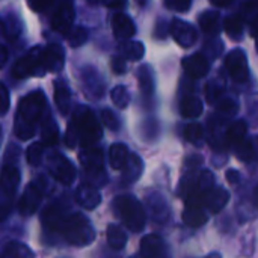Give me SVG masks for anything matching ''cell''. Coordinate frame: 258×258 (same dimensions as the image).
<instances>
[{"instance_id": "cell-1", "label": "cell", "mask_w": 258, "mask_h": 258, "mask_svg": "<svg viewBox=\"0 0 258 258\" xmlns=\"http://www.w3.org/2000/svg\"><path fill=\"white\" fill-rule=\"evenodd\" d=\"M47 100L41 89L32 91L18 101L14 119V135L20 141H29L36 132V124L42 119Z\"/></svg>"}, {"instance_id": "cell-2", "label": "cell", "mask_w": 258, "mask_h": 258, "mask_svg": "<svg viewBox=\"0 0 258 258\" xmlns=\"http://www.w3.org/2000/svg\"><path fill=\"white\" fill-rule=\"evenodd\" d=\"M103 138V130L89 107L79 106L70 121L65 133V144L68 148H74L80 144L83 148L95 147Z\"/></svg>"}, {"instance_id": "cell-3", "label": "cell", "mask_w": 258, "mask_h": 258, "mask_svg": "<svg viewBox=\"0 0 258 258\" xmlns=\"http://www.w3.org/2000/svg\"><path fill=\"white\" fill-rule=\"evenodd\" d=\"M115 216L133 233L144 231L147 225V212L135 195H118L112 201Z\"/></svg>"}, {"instance_id": "cell-4", "label": "cell", "mask_w": 258, "mask_h": 258, "mask_svg": "<svg viewBox=\"0 0 258 258\" xmlns=\"http://www.w3.org/2000/svg\"><path fill=\"white\" fill-rule=\"evenodd\" d=\"M59 236L62 240L71 246H88L95 240V228L91 224L89 218L83 213H70L67 221L63 222Z\"/></svg>"}, {"instance_id": "cell-5", "label": "cell", "mask_w": 258, "mask_h": 258, "mask_svg": "<svg viewBox=\"0 0 258 258\" xmlns=\"http://www.w3.org/2000/svg\"><path fill=\"white\" fill-rule=\"evenodd\" d=\"M47 73L45 62H44V47L36 45L30 48L24 56H21L12 67L11 76L17 80L33 77V76H44Z\"/></svg>"}, {"instance_id": "cell-6", "label": "cell", "mask_w": 258, "mask_h": 258, "mask_svg": "<svg viewBox=\"0 0 258 258\" xmlns=\"http://www.w3.org/2000/svg\"><path fill=\"white\" fill-rule=\"evenodd\" d=\"M79 160L83 166L85 175L88 178L86 183L100 187L106 184L107 177L104 174V154L100 148H83L79 154Z\"/></svg>"}, {"instance_id": "cell-7", "label": "cell", "mask_w": 258, "mask_h": 258, "mask_svg": "<svg viewBox=\"0 0 258 258\" xmlns=\"http://www.w3.org/2000/svg\"><path fill=\"white\" fill-rule=\"evenodd\" d=\"M17 160H18V157L9 159L5 156L2 180H0V195H2V206H3L5 215L8 212V207L12 204L17 189L20 186V181H21V174L17 166Z\"/></svg>"}, {"instance_id": "cell-8", "label": "cell", "mask_w": 258, "mask_h": 258, "mask_svg": "<svg viewBox=\"0 0 258 258\" xmlns=\"http://www.w3.org/2000/svg\"><path fill=\"white\" fill-rule=\"evenodd\" d=\"M45 189H47V180L42 175H39L36 180L30 181L26 186V189L18 201V212L21 216H32L36 213V210L42 201V197L45 194Z\"/></svg>"}, {"instance_id": "cell-9", "label": "cell", "mask_w": 258, "mask_h": 258, "mask_svg": "<svg viewBox=\"0 0 258 258\" xmlns=\"http://www.w3.org/2000/svg\"><path fill=\"white\" fill-rule=\"evenodd\" d=\"M47 171L48 174L60 184L71 186L76 180V168L71 160L62 153L53 151L47 159Z\"/></svg>"}, {"instance_id": "cell-10", "label": "cell", "mask_w": 258, "mask_h": 258, "mask_svg": "<svg viewBox=\"0 0 258 258\" xmlns=\"http://www.w3.org/2000/svg\"><path fill=\"white\" fill-rule=\"evenodd\" d=\"M186 206L183 212V221L187 227L190 228H200L207 224V215L204 212V204H203V197L197 190H192L186 198Z\"/></svg>"}, {"instance_id": "cell-11", "label": "cell", "mask_w": 258, "mask_h": 258, "mask_svg": "<svg viewBox=\"0 0 258 258\" xmlns=\"http://www.w3.org/2000/svg\"><path fill=\"white\" fill-rule=\"evenodd\" d=\"M70 216L68 206L63 201H54L50 206L45 207V210L41 215L42 228L45 233L50 234H59L63 222Z\"/></svg>"}, {"instance_id": "cell-12", "label": "cell", "mask_w": 258, "mask_h": 258, "mask_svg": "<svg viewBox=\"0 0 258 258\" xmlns=\"http://www.w3.org/2000/svg\"><path fill=\"white\" fill-rule=\"evenodd\" d=\"M225 68L230 77L237 83H246L249 79V67L246 53L240 48L231 50L225 57Z\"/></svg>"}, {"instance_id": "cell-13", "label": "cell", "mask_w": 258, "mask_h": 258, "mask_svg": "<svg viewBox=\"0 0 258 258\" xmlns=\"http://www.w3.org/2000/svg\"><path fill=\"white\" fill-rule=\"evenodd\" d=\"M80 82H82L83 91L86 92V95L89 98H92V100L103 98V95L106 92L104 79L101 77L100 71L95 67H91V65L83 67L80 71Z\"/></svg>"}, {"instance_id": "cell-14", "label": "cell", "mask_w": 258, "mask_h": 258, "mask_svg": "<svg viewBox=\"0 0 258 258\" xmlns=\"http://www.w3.org/2000/svg\"><path fill=\"white\" fill-rule=\"evenodd\" d=\"M74 21V8L71 0H60L57 9L51 15V29L60 35H70Z\"/></svg>"}, {"instance_id": "cell-15", "label": "cell", "mask_w": 258, "mask_h": 258, "mask_svg": "<svg viewBox=\"0 0 258 258\" xmlns=\"http://www.w3.org/2000/svg\"><path fill=\"white\" fill-rule=\"evenodd\" d=\"M145 204H147V210L150 212L151 218L156 222L165 224L169 219V216H171V207H169L166 198L160 192H157V190L147 192Z\"/></svg>"}, {"instance_id": "cell-16", "label": "cell", "mask_w": 258, "mask_h": 258, "mask_svg": "<svg viewBox=\"0 0 258 258\" xmlns=\"http://www.w3.org/2000/svg\"><path fill=\"white\" fill-rule=\"evenodd\" d=\"M171 35H172L174 41L184 48L192 47L198 38L197 30L190 23L183 21V20H177V18L172 20V23H171Z\"/></svg>"}, {"instance_id": "cell-17", "label": "cell", "mask_w": 258, "mask_h": 258, "mask_svg": "<svg viewBox=\"0 0 258 258\" xmlns=\"http://www.w3.org/2000/svg\"><path fill=\"white\" fill-rule=\"evenodd\" d=\"M74 200L82 209L94 210L101 204V194L95 186L89 183H82L74 192Z\"/></svg>"}, {"instance_id": "cell-18", "label": "cell", "mask_w": 258, "mask_h": 258, "mask_svg": "<svg viewBox=\"0 0 258 258\" xmlns=\"http://www.w3.org/2000/svg\"><path fill=\"white\" fill-rule=\"evenodd\" d=\"M230 201V192L222 186H213L203 194V204L212 213H219Z\"/></svg>"}, {"instance_id": "cell-19", "label": "cell", "mask_w": 258, "mask_h": 258, "mask_svg": "<svg viewBox=\"0 0 258 258\" xmlns=\"http://www.w3.org/2000/svg\"><path fill=\"white\" fill-rule=\"evenodd\" d=\"M183 70L192 79H203L207 76L210 70L209 57L204 56L203 53H194L190 56H186L183 59Z\"/></svg>"}, {"instance_id": "cell-20", "label": "cell", "mask_w": 258, "mask_h": 258, "mask_svg": "<svg viewBox=\"0 0 258 258\" xmlns=\"http://www.w3.org/2000/svg\"><path fill=\"white\" fill-rule=\"evenodd\" d=\"M112 30L116 39L128 41L136 33V26L128 15L118 12L112 17Z\"/></svg>"}, {"instance_id": "cell-21", "label": "cell", "mask_w": 258, "mask_h": 258, "mask_svg": "<svg viewBox=\"0 0 258 258\" xmlns=\"http://www.w3.org/2000/svg\"><path fill=\"white\" fill-rule=\"evenodd\" d=\"M166 254L165 240L157 234H148L141 240V255L144 258H163Z\"/></svg>"}, {"instance_id": "cell-22", "label": "cell", "mask_w": 258, "mask_h": 258, "mask_svg": "<svg viewBox=\"0 0 258 258\" xmlns=\"http://www.w3.org/2000/svg\"><path fill=\"white\" fill-rule=\"evenodd\" d=\"M144 168H145V165H144V160L141 159V156L136 154V153L130 154L128 162L125 163V166H124V169H122L121 183H122L124 186H128V184L136 183V181L141 178V175H142V172H144Z\"/></svg>"}, {"instance_id": "cell-23", "label": "cell", "mask_w": 258, "mask_h": 258, "mask_svg": "<svg viewBox=\"0 0 258 258\" xmlns=\"http://www.w3.org/2000/svg\"><path fill=\"white\" fill-rule=\"evenodd\" d=\"M44 62L47 73H57L65 62V51L59 44H50L44 47Z\"/></svg>"}, {"instance_id": "cell-24", "label": "cell", "mask_w": 258, "mask_h": 258, "mask_svg": "<svg viewBox=\"0 0 258 258\" xmlns=\"http://www.w3.org/2000/svg\"><path fill=\"white\" fill-rule=\"evenodd\" d=\"M246 135H248L246 122L242 121V119L234 121L225 130V145L233 147L236 150L240 144H243L246 141Z\"/></svg>"}, {"instance_id": "cell-25", "label": "cell", "mask_w": 258, "mask_h": 258, "mask_svg": "<svg viewBox=\"0 0 258 258\" xmlns=\"http://www.w3.org/2000/svg\"><path fill=\"white\" fill-rule=\"evenodd\" d=\"M54 103L62 115H68L71 109V91L65 80L54 82Z\"/></svg>"}, {"instance_id": "cell-26", "label": "cell", "mask_w": 258, "mask_h": 258, "mask_svg": "<svg viewBox=\"0 0 258 258\" xmlns=\"http://www.w3.org/2000/svg\"><path fill=\"white\" fill-rule=\"evenodd\" d=\"M128 157H130V153H128V148L125 144L116 142V144L110 145V148H109V165L112 169H115V171L124 169L125 163L128 162Z\"/></svg>"}, {"instance_id": "cell-27", "label": "cell", "mask_w": 258, "mask_h": 258, "mask_svg": "<svg viewBox=\"0 0 258 258\" xmlns=\"http://www.w3.org/2000/svg\"><path fill=\"white\" fill-rule=\"evenodd\" d=\"M2 26H3V36L8 41H15L21 35L23 24H21L20 17L15 12L5 14L3 15V20H2Z\"/></svg>"}, {"instance_id": "cell-28", "label": "cell", "mask_w": 258, "mask_h": 258, "mask_svg": "<svg viewBox=\"0 0 258 258\" xmlns=\"http://www.w3.org/2000/svg\"><path fill=\"white\" fill-rule=\"evenodd\" d=\"M204 110L203 101L195 95H184L180 101V113L184 118H198Z\"/></svg>"}, {"instance_id": "cell-29", "label": "cell", "mask_w": 258, "mask_h": 258, "mask_svg": "<svg viewBox=\"0 0 258 258\" xmlns=\"http://www.w3.org/2000/svg\"><path fill=\"white\" fill-rule=\"evenodd\" d=\"M138 82H139V89L144 97L151 98L154 94V76L153 70L150 65H142L138 70Z\"/></svg>"}, {"instance_id": "cell-30", "label": "cell", "mask_w": 258, "mask_h": 258, "mask_svg": "<svg viewBox=\"0 0 258 258\" xmlns=\"http://www.w3.org/2000/svg\"><path fill=\"white\" fill-rule=\"evenodd\" d=\"M236 156L249 163V162H257L258 160V136H254V138H246V141L243 144H240L236 150Z\"/></svg>"}, {"instance_id": "cell-31", "label": "cell", "mask_w": 258, "mask_h": 258, "mask_svg": "<svg viewBox=\"0 0 258 258\" xmlns=\"http://www.w3.org/2000/svg\"><path fill=\"white\" fill-rule=\"evenodd\" d=\"M41 141L47 147H53L59 142V130L54 122V119L48 115L42 119V127H41Z\"/></svg>"}, {"instance_id": "cell-32", "label": "cell", "mask_w": 258, "mask_h": 258, "mask_svg": "<svg viewBox=\"0 0 258 258\" xmlns=\"http://www.w3.org/2000/svg\"><path fill=\"white\" fill-rule=\"evenodd\" d=\"M0 258H35V254L21 242H9L3 246Z\"/></svg>"}, {"instance_id": "cell-33", "label": "cell", "mask_w": 258, "mask_h": 258, "mask_svg": "<svg viewBox=\"0 0 258 258\" xmlns=\"http://www.w3.org/2000/svg\"><path fill=\"white\" fill-rule=\"evenodd\" d=\"M107 243L115 251L124 249L127 245V234L121 230V227L112 224L107 227Z\"/></svg>"}, {"instance_id": "cell-34", "label": "cell", "mask_w": 258, "mask_h": 258, "mask_svg": "<svg viewBox=\"0 0 258 258\" xmlns=\"http://www.w3.org/2000/svg\"><path fill=\"white\" fill-rule=\"evenodd\" d=\"M198 23H200L201 29L209 35H215L219 32V14L216 11L203 12L198 18Z\"/></svg>"}, {"instance_id": "cell-35", "label": "cell", "mask_w": 258, "mask_h": 258, "mask_svg": "<svg viewBox=\"0 0 258 258\" xmlns=\"http://www.w3.org/2000/svg\"><path fill=\"white\" fill-rule=\"evenodd\" d=\"M224 29L231 39L239 41L243 36V20L239 15H231L225 20Z\"/></svg>"}, {"instance_id": "cell-36", "label": "cell", "mask_w": 258, "mask_h": 258, "mask_svg": "<svg viewBox=\"0 0 258 258\" xmlns=\"http://www.w3.org/2000/svg\"><path fill=\"white\" fill-rule=\"evenodd\" d=\"M224 91H225V86L224 83L219 80H212L207 83L206 86V98L210 104H216L222 100V95H224Z\"/></svg>"}, {"instance_id": "cell-37", "label": "cell", "mask_w": 258, "mask_h": 258, "mask_svg": "<svg viewBox=\"0 0 258 258\" xmlns=\"http://www.w3.org/2000/svg\"><path fill=\"white\" fill-rule=\"evenodd\" d=\"M122 53L130 60H139L145 54V47L141 41H127L122 45Z\"/></svg>"}, {"instance_id": "cell-38", "label": "cell", "mask_w": 258, "mask_h": 258, "mask_svg": "<svg viewBox=\"0 0 258 258\" xmlns=\"http://www.w3.org/2000/svg\"><path fill=\"white\" fill-rule=\"evenodd\" d=\"M110 98L113 104L119 109H125L130 104V92L124 85H118L110 91Z\"/></svg>"}, {"instance_id": "cell-39", "label": "cell", "mask_w": 258, "mask_h": 258, "mask_svg": "<svg viewBox=\"0 0 258 258\" xmlns=\"http://www.w3.org/2000/svg\"><path fill=\"white\" fill-rule=\"evenodd\" d=\"M183 135H184V139L190 144H201L203 139H204V130L201 127V124L198 122H192V124H187L183 130Z\"/></svg>"}, {"instance_id": "cell-40", "label": "cell", "mask_w": 258, "mask_h": 258, "mask_svg": "<svg viewBox=\"0 0 258 258\" xmlns=\"http://www.w3.org/2000/svg\"><path fill=\"white\" fill-rule=\"evenodd\" d=\"M42 156H44V144L42 142H35V144L29 145V148L26 151V160L30 166H39Z\"/></svg>"}, {"instance_id": "cell-41", "label": "cell", "mask_w": 258, "mask_h": 258, "mask_svg": "<svg viewBox=\"0 0 258 258\" xmlns=\"http://www.w3.org/2000/svg\"><path fill=\"white\" fill-rule=\"evenodd\" d=\"M218 112L222 116H233L239 112V103L234 98L225 97L218 103Z\"/></svg>"}, {"instance_id": "cell-42", "label": "cell", "mask_w": 258, "mask_h": 258, "mask_svg": "<svg viewBox=\"0 0 258 258\" xmlns=\"http://www.w3.org/2000/svg\"><path fill=\"white\" fill-rule=\"evenodd\" d=\"M88 41V30L83 29V27H74L71 32H70V36H68V42L71 47L77 48L80 45H83L85 42Z\"/></svg>"}, {"instance_id": "cell-43", "label": "cell", "mask_w": 258, "mask_h": 258, "mask_svg": "<svg viewBox=\"0 0 258 258\" xmlns=\"http://www.w3.org/2000/svg\"><path fill=\"white\" fill-rule=\"evenodd\" d=\"M101 121H103V124L109 128V130H112V132H118L119 130V119H118V116H116V113H113L110 109H103L101 110Z\"/></svg>"}, {"instance_id": "cell-44", "label": "cell", "mask_w": 258, "mask_h": 258, "mask_svg": "<svg viewBox=\"0 0 258 258\" xmlns=\"http://www.w3.org/2000/svg\"><path fill=\"white\" fill-rule=\"evenodd\" d=\"M165 6L175 12H186L192 6V0H165Z\"/></svg>"}, {"instance_id": "cell-45", "label": "cell", "mask_w": 258, "mask_h": 258, "mask_svg": "<svg viewBox=\"0 0 258 258\" xmlns=\"http://www.w3.org/2000/svg\"><path fill=\"white\" fill-rule=\"evenodd\" d=\"M110 68L118 76L125 74V71H127V62H125V59L122 56H113L112 60H110Z\"/></svg>"}, {"instance_id": "cell-46", "label": "cell", "mask_w": 258, "mask_h": 258, "mask_svg": "<svg viewBox=\"0 0 258 258\" xmlns=\"http://www.w3.org/2000/svg\"><path fill=\"white\" fill-rule=\"evenodd\" d=\"M53 3L54 0H27V5L33 12H42L47 8H50Z\"/></svg>"}, {"instance_id": "cell-47", "label": "cell", "mask_w": 258, "mask_h": 258, "mask_svg": "<svg viewBox=\"0 0 258 258\" xmlns=\"http://www.w3.org/2000/svg\"><path fill=\"white\" fill-rule=\"evenodd\" d=\"M159 135V124L156 121H147L144 127V139H154Z\"/></svg>"}, {"instance_id": "cell-48", "label": "cell", "mask_w": 258, "mask_h": 258, "mask_svg": "<svg viewBox=\"0 0 258 258\" xmlns=\"http://www.w3.org/2000/svg\"><path fill=\"white\" fill-rule=\"evenodd\" d=\"M0 98H2L0 112H2V115H6V112L9 110V92H8V88L5 85L0 86Z\"/></svg>"}, {"instance_id": "cell-49", "label": "cell", "mask_w": 258, "mask_h": 258, "mask_svg": "<svg viewBox=\"0 0 258 258\" xmlns=\"http://www.w3.org/2000/svg\"><path fill=\"white\" fill-rule=\"evenodd\" d=\"M225 178H227V181L230 184H239L240 180H242V175H240V172L237 169H228Z\"/></svg>"}, {"instance_id": "cell-50", "label": "cell", "mask_w": 258, "mask_h": 258, "mask_svg": "<svg viewBox=\"0 0 258 258\" xmlns=\"http://www.w3.org/2000/svg\"><path fill=\"white\" fill-rule=\"evenodd\" d=\"M103 6L110 9H121L127 5V0H100Z\"/></svg>"}, {"instance_id": "cell-51", "label": "cell", "mask_w": 258, "mask_h": 258, "mask_svg": "<svg viewBox=\"0 0 258 258\" xmlns=\"http://www.w3.org/2000/svg\"><path fill=\"white\" fill-rule=\"evenodd\" d=\"M251 35L257 39L258 38V15L252 20V23H251Z\"/></svg>"}, {"instance_id": "cell-52", "label": "cell", "mask_w": 258, "mask_h": 258, "mask_svg": "<svg viewBox=\"0 0 258 258\" xmlns=\"http://www.w3.org/2000/svg\"><path fill=\"white\" fill-rule=\"evenodd\" d=\"M210 2L218 8H227L233 3V0H210Z\"/></svg>"}, {"instance_id": "cell-53", "label": "cell", "mask_w": 258, "mask_h": 258, "mask_svg": "<svg viewBox=\"0 0 258 258\" xmlns=\"http://www.w3.org/2000/svg\"><path fill=\"white\" fill-rule=\"evenodd\" d=\"M246 8L248 9H255V11H258V0H248Z\"/></svg>"}, {"instance_id": "cell-54", "label": "cell", "mask_w": 258, "mask_h": 258, "mask_svg": "<svg viewBox=\"0 0 258 258\" xmlns=\"http://www.w3.org/2000/svg\"><path fill=\"white\" fill-rule=\"evenodd\" d=\"M6 60H8V50L6 47H2V65H5Z\"/></svg>"}, {"instance_id": "cell-55", "label": "cell", "mask_w": 258, "mask_h": 258, "mask_svg": "<svg viewBox=\"0 0 258 258\" xmlns=\"http://www.w3.org/2000/svg\"><path fill=\"white\" fill-rule=\"evenodd\" d=\"M254 203H255V206L258 207V184L255 186V189H254Z\"/></svg>"}, {"instance_id": "cell-56", "label": "cell", "mask_w": 258, "mask_h": 258, "mask_svg": "<svg viewBox=\"0 0 258 258\" xmlns=\"http://www.w3.org/2000/svg\"><path fill=\"white\" fill-rule=\"evenodd\" d=\"M204 258H222V255L219 254V252H212V254H209V255H206Z\"/></svg>"}, {"instance_id": "cell-57", "label": "cell", "mask_w": 258, "mask_h": 258, "mask_svg": "<svg viewBox=\"0 0 258 258\" xmlns=\"http://www.w3.org/2000/svg\"><path fill=\"white\" fill-rule=\"evenodd\" d=\"M257 51H258V38H257Z\"/></svg>"}, {"instance_id": "cell-58", "label": "cell", "mask_w": 258, "mask_h": 258, "mask_svg": "<svg viewBox=\"0 0 258 258\" xmlns=\"http://www.w3.org/2000/svg\"><path fill=\"white\" fill-rule=\"evenodd\" d=\"M132 258H138V257H132Z\"/></svg>"}]
</instances>
